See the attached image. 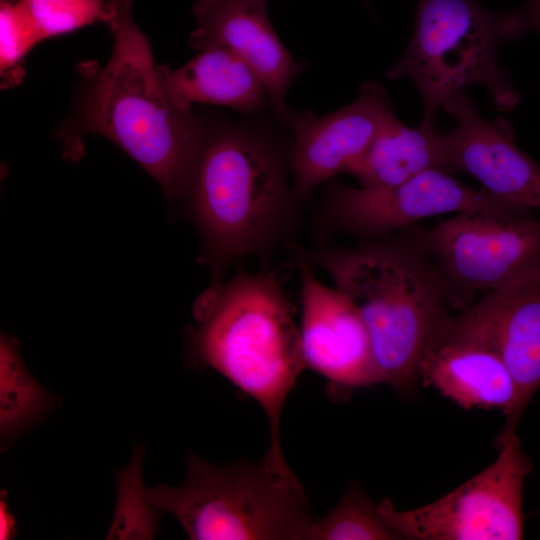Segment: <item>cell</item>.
Listing matches in <instances>:
<instances>
[{
    "mask_svg": "<svg viewBox=\"0 0 540 540\" xmlns=\"http://www.w3.org/2000/svg\"><path fill=\"white\" fill-rule=\"evenodd\" d=\"M113 49L83 88L66 143L102 135L146 170L170 201L181 200L208 123L177 108L160 80L148 39L133 18V0H110Z\"/></svg>",
    "mask_w": 540,
    "mask_h": 540,
    "instance_id": "6da1fadb",
    "label": "cell"
},
{
    "mask_svg": "<svg viewBox=\"0 0 540 540\" xmlns=\"http://www.w3.org/2000/svg\"><path fill=\"white\" fill-rule=\"evenodd\" d=\"M181 200L216 286L230 262L279 238L296 198L284 150L269 133L247 123H208Z\"/></svg>",
    "mask_w": 540,
    "mask_h": 540,
    "instance_id": "7a4b0ae2",
    "label": "cell"
},
{
    "mask_svg": "<svg viewBox=\"0 0 540 540\" xmlns=\"http://www.w3.org/2000/svg\"><path fill=\"white\" fill-rule=\"evenodd\" d=\"M191 333L196 358L253 397L264 409L270 445L268 469L284 479L297 478L287 466L280 443L284 402L307 367L292 307L270 273L238 271L228 282L209 286L193 308Z\"/></svg>",
    "mask_w": 540,
    "mask_h": 540,
    "instance_id": "3957f363",
    "label": "cell"
},
{
    "mask_svg": "<svg viewBox=\"0 0 540 540\" xmlns=\"http://www.w3.org/2000/svg\"><path fill=\"white\" fill-rule=\"evenodd\" d=\"M359 310L380 382L414 392L423 355L449 317L433 262L404 231L352 248L306 253Z\"/></svg>",
    "mask_w": 540,
    "mask_h": 540,
    "instance_id": "277c9868",
    "label": "cell"
},
{
    "mask_svg": "<svg viewBox=\"0 0 540 540\" xmlns=\"http://www.w3.org/2000/svg\"><path fill=\"white\" fill-rule=\"evenodd\" d=\"M178 487L147 488L194 540H305L312 512L299 481L274 475L264 459L216 466L190 453Z\"/></svg>",
    "mask_w": 540,
    "mask_h": 540,
    "instance_id": "5b68a950",
    "label": "cell"
},
{
    "mask_svg": "<svg viewBox=\"0 0 540 540\" xmlns=\"http://www.w3.org/2000/svg\"><path fill=\"white\" fill-rule=\"evenodd\" d=\"M507 12L485 9L479 0H417L414 29L391 80L409 78L423 101L422 125L436 129L444 102L472 85H483L499 111L520 100L498 60L501 45L512 42Z\"/></svg>",
    "mask_w": 540,
    "mask_h": 540,
    "instance_id": "8992f818",
    "label": "cell"
},
{
    "mask_svg": "<svg viewBox=\"0 0 540 540\" xmlns=\"http://www.w3.org/2000/svg\"><path fill=\"white\" fill-rule=\"evenodd\" d=\"M404 230L435 265L445 296L464 309L540 264V217L467 211Z\"/></svg>",
    "mask_w": 540,
    "mask_h": 540,
    "instance_id": "52a82bcc",
    "label": "cell"
},
{
    "mask_svg": "<svg viewBox=\"0 0 540 540\" xmlns=\"http://www.w3.org/2000/svg\"><path fill=\"white\" fill-rule=\"evenodd\" d=\"M496 446L499 454L491 465L443 497L404 511L384 499L380 514L401 539H522L523 487L532 462L516 433Z\"/></svg>",
    "mask_w": 540,
    "mask_h": 540,
    "instance_id": "ba28073f",
    "label": "cell"
},
{
    "mask_svg": "<svg viewBox=\"0 0 540 540\" xmlns=\"http://www.w3.org/2000/svg\"><path fill=\"white\" fill-rule=\"evenodd\" d=\"M467 211L525 215L532 209L462 184L438 169L422 172L398 185L384 188L337 184L326 201L329 222L338 230L380 238L415 222L441 214Z\"/></svg>",
    "mask_w": 540,
    "mask_h": 540,
    "instance_id": "9c48e42d",
    "label": "cell"
},
{
    "mask_svg": "<svg viewBox=\"0 0 540 540\" xmlns=\"http://www.w3.org/2000/svg\"><path fill=\"white\" fill-rule=\"evenodd\" d=\"M451 317L491 346L513 378L515 399L496 438L498 444L515 433L540 387V264Z\"/></svg>",
    "mask_w": 540,
    "mask_h": 540,
    "instance_id": "30bf717a",
    "label": "cell"
},
{
    "mask_svg": "<svg viewBox=\"0 0 540 540\" xmlns=\"http://www.w3.org/2000/svg\"><path fill=\"white\" fill-rule=\"evenodd\" d=\"M395 115L385 89L377 82L362 85L358 98L334 113L289 109L283 123L295 135L290 153L296 200L306 198L320 183L346 169L368 148Z\"/></svg>",
    "mask_w": 540,
    "mask_h": 540,
    "instance_id": "8fae6325",
    "label": "cell"
},
{
    "mask_svg": "<svg viewBox=\"0 0 540 540\" xmlns=\"http://www.w3.org/2000/svg\"><path fill=\"white\" fill-rule=\"evenodd\" d=\"M300 297L306 366L345 387L379 383L367 327L349 297L321 283L305 263Z\"/></svg>",
    "mask_w": 540,
    "mask_h": 540,
    "instance_id": "7c38bea8",
    "label": "cell"
},
{
    "mask_svg": "<svg viewBox=\"0 0 540 540\" xmlns=\"http://www.w3.org/2000/svg\"><path fill=\"white\" fill-rule=\"evenodd\" d=\"M442 108L456 120L443 133L452 173H468L497 197L540 212V163L515 145L511 130L486 121L466 91Z\"/></svg>",
    "mask_w": 540,
    "mask_h": 540,
    "instance_id": "4fadbf2b",
    "label": "cell"
},
{
    "mask_svg": "<svg viewBox=\"0 0 540 540\" xmlns=\"http://www.w3.org/2000/svg\"><path fill=\"white\" fill-rule=\"evenodd\" d=\"M267 0H197L190 45L224 47L243 60L265 85L272 111L283 122L286 94L306 64L295 60L275 33Z\"/></svg>",
    "mask_w": 540,
    "mask_h": 540,
    "instance_id": "5bb4252c",
    "label": "cell"
},
{
    "mask_svg": "<svg viewBox=\"0 0 540 540\" xmlns=\"http://www.w3.org/2000/svg\"><path fill=\"white\" fill-rule=\"evenodd\" d=\"M420 379L464 409L497 408L506 415L515 399L513 378L499 354L450 315L423 355Z\"/></svg>",
    "mask_w": 540,
    "mask_h": 540,
    "instance_id": "9a60e30c",
    "label": "cell"
},
{
    "mask_svg": "<svg viewBox=\"0 0 540 540\" xmlns=\"http://www.w3.org/2000/svg\"><path fill=\"white\" fill-rule=\"evenodd\" d=\"M166 94L183 111L193 103L227 106L243 115L261 112L269 104L264 83L230 50L212 46L176 70L157 66Z\"/></svg>",
    "mask_w": 540,
    "mask_h": 540,
    "instance_id": "2e32d148",
    "label": "cell"
},
{
    "mask_svg": "<svg viewBox=\"0 0 540 540\" xmlns=\"http://www.w3.org/2000/svg\"><path fill=\"white\" fill-rule=\"evenodd\" d=\"M432 169L452 174L443 133L422 125L409 127L394 115L345 172L360 187L384 188Z\"/></svg>",
    "mask_w": 540,
    "mask_h": 540,
    "instance_id": "e0dca14e",
    "label": "cell"
},
{
    "mask_svg": "<svg viewBox=\"0 0 540 540\" xmlns=\"http://www.w3.org/2000/svg\"><path fill=\"white\" fill-rule=\"evenodd\" d=\"M57 402L25 366L18 340H0V432L2 443L28 430Z\"/></svg>",
    "mask_w": 540,
    "mask_h": 540,
    "instance_id": "ac0fdd59",
    "label": "cell"
},
{
    "mask_svg": "<svg viewBox=\"0 0 540 540\" xmlns=\"http://www.w3.org/2000/svg\"><path fill=\"white\" fill-rule=\"evenodd\" d=\"M401 537L390 528L361 488L346 491L323 518L313 520L305 540H394Z\"/></svg>",
    "mask_w": 540,
    "mask_h": 540,
    "instance_id": "d6986e66",
    "label": "cell"
},
{
    "mask_svg": "<svg viewBox=\"0 0 540 540\" xmlns=\"http://www.w3.org/2000/svg\"><path fill=\"white\" fill-rule=\"evenodd\" d=\"M145 448L135 445L129 465L117 472V501L108 539H152L160 513L142 483Z\"/></svg>",
    "mask_w": 540,
    "mask_h": 540,
    "instance_id": "ffe728a7",
    "label": "cell"
},
{
    "mask_svg": "<svg viewBox=\"0 0 540 540\" xmlns=\"http://www.w3.org/2000/svg\"><path fill=\"white\" fill-rule=\"evenodd\" d=\"M42 40L93 24L109 23L110 0H18Z\"/></svg>",
    "mask_w": 540,
    "mask_h": 540,
    "instance_id": "44dd1931",
    "label": "cell"
},
{
    "mask_svg": "<svg viewBox=\"0 0 540 540\" xmlns=\"http://www.w3.org/2000/svg\"><path fill=\"white\" fill-rule=\"evenodd\" d=\"M0 70L2 83L13 85L23 77L21 61L42 41L35 25L18 0H1Z\"/></svg>",
    "mask_w": 540,
    "mask_h": 540,
    "instance_id": "7402d4cb",
    "label": "cell"
},
{
    "mask_svg": "<svg viewBox=\"0 0 540 540\" xmlns=\"http://www.w3.org/2000/svg\"><path fill=\"white\" fill-rule=\"evenodd\" d=\"M509 31L513 40L527 32L540 34V0H527L516 10L508 11Z\"/></svg>",
    "mask_w": 540,
    "mask_h": 540,
    "instance_id": "603a6c76",
    "label": "cell"
},
{
    "mask_svg": "<svg viewBox=\"0 0 540 540\" xmlns=\"http://www.w3.org/2000/svg\"><path fill=\"white\" fill-rule=\"evenodd\" d=\"M15 531V521L9 513L3 496L1 497L0 505V538L8 539L13 537Z\"/></svg>",
    "mask_w": 540,
    "mask_h": 540,
    "instance_id": "cb8c5ba5",
    "label": "cell"
}]
</instances>
